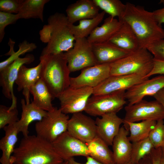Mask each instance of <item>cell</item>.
<instances>
[{
	"label": "cell",
	"mask_w": 164,
	"mask_h": 164,
	"mask_svg": "<svg viewBox=\"0 0 164 164\" xmlns=\"http://www.w3.org/2000/svg\"><path fill=\"white\" fill-rule=\"evenodd\" d=\"M52 143L36 135L23 137L11 156L13 164H63Z\"/></svg>",
	"instance_id": "cell-1"
},
{
	"label": "cell",
	"mask_w": 164,
	"mask_h": 164,
	"mask_svg": "<svg viewBox=\"0 0 164 164\" xmlns=\"http://www.w3.org/2000/svg\"><path fill=\"white\" fill-rule=\"evenodd\" d=\"M122 20L131 27L138 39L139 48L147 49L155 42L164 39V29L155 20L153 12L143 7L128 2Z\"/></svg>",
	"instance_id": "cell-2"
},
{
	"label": "cell",
	"mask_w": 164,
	"mask_h": 164,
	"mask_svg": "<svg viewBox=\"0 0 164 164\" xmlns=\"http://www.w3.org/2000/svg\"><path fill=\"white\" fill-rule=\"evenodd\" d=\"M48 24L40 30L41 40L47 43L41 56L56 54L68 51L73 46L75 39L71 33L66 15L56 12L50 16Z\"/></svg>",
	"instance_id": "cell-3"
},
{
	"label": "cell",
	"mask_w": 164,
	"mask_h": 164,
	"mask_svg": "<svg viewBox=\"0 0 164 164\" xmlns=\"http://www.w3.org/2000/svg\"><path fill=\"white\" fill-rule=\"evenodd\" d=\"M40 78L44 81L54 99L70 87L71 73L64 53L41 56Z\"/></svg>",
	"instance_id": "cell-4"
},
{
	"label": "cell",
	"mask_w": 164,
	"mask_h": 164,
	"mask_svg": "<svg viewBox=\"0 0 164 164\" xmlns=\"http://www.w3.org/2000/svg\"><path fill=\"white\" fill-rule=\"evenodd\" d=\"M154 61L153 55L147 49L139 48L110 64V75L138 74L147 77L153 68Z\"/></svg>",
	"instance_id": "cell-5"
},
{
	"label": "cell",
	"mask_w": 164,
	"mask_h": 164,
	"mask_svg": "<svg viewBox=\"0 0 164 164\" xmlns=\"http://www.w3.org/2000/svg\"><path fill=\"white\" fill-rule=\"evenodd\" d=\"M69 116L60 108L55 107L52 111L35 125L36 135L51 143L67 131Z\"/></svg>",
	"instance_id": "cell-6"
},
{
	"label": "cell",
	"mask_w": 164,
	"mask_h": 164,
	"mask_svg": "<svg viewBox=\"0 0 164 164\" xmlns=\"http://www.w3.org/2000/svg\"><path fill=\"white\" fill-rule=\"evenodd\" d=\"M125 92L121 91L105 94L92 95L89 99L84 111L94 117H101L112 112L117 113L127 103Z\"/></svg>",
	"instance_id": "cell-7"
},
{
	"label": "cell",
	"mask_w": 164,
	"mask_h": 164,
	"mask_svg": "<svg viewBox=\"0 0 164 164\" xmlns=\"http://www.w3.org/2000/svg\"><path fill=\"white\" fill-rule=\"evenodd\" d=\"M64 55L70 72L98 64L92 44L87 38L76 39L73 47Z\"/></svg>",
	"instance_id": "cell-8"
},
{
	"label": "cell",
	"mask_w": 164,
	"mask_h": 164,
	"mask_svg": "<svg viewBox=\"0 0 164 164\" xmlns=\"http://www.w3.org/2000/svg\"><path fill=\"white\" fill-rule=\"evenodd\" d=\"M125 110L123 123L164 119V108L156 100L148 101L142 99L133 104L127 105Z\"/></svg>",
	"instance_id": "cell-9"
},
{
	"label": "cell",
	"mask_w": 164,
	"mask_h": 164,
	"mask_svg": "<svg viewBox=\"0 0 164 164\" xmlns=\"http://www.w3.org/2000/svg\"><path fill=\"white\" fill-rule=\"evenodd\" d=\"M93 88L88 87H69L58 97L60 109L64 113L82 112L86 108L88 101L93 95Z\"/></svg>",
	"instance_id": "cell-10"
},
{
	"label": "cell",
	"mask_w": 164,
	"mask_h": 164,
	"mask_svg": "<svg viewBox=\"0 0 164 164\" xmlns=\"http://www.w3.org/2000/svg\"><path fill=\"white\" fill-rule=\"evenodd\" d=\"M35 57L32 54L26 55L23 58L19 57L13 62L0 70V85L5 97L12 102L9 109L16 108L17 98L13 92V85L17 78L19 69L24 64L33 62Z\"/></svg>",
	"instance_id": "cell-11"
},
{
	"label": "cell",
	"mask_w": 164,
	"mask_h": 164,
	"mask_svg": "<svg viewBox=\"0 0 164 164\" xmlns=\"http://www.w3.org/2000/svg\"><path fill=\"white\" fill-rule=\"evenodd\" d=\"M52 144L56 153L65 161L75 156L87 157L90 155L86 144L71 135L67 131L59 136Z\"/></svg>",
	"instance_id": "cell-12"
},
{
	"label": "cell",
	"mask_w": 164,
	"mask_h": 164,
	"mask_svg": "<svg viewBox=\"0 0 164 164\" xmlns=\"http://www.w3.org/2000/svg\"><path fill=\"white\" fill-rule=\"evenodd\" d=\"M149 79L140 74L110 76L93 88V95H102L126 91L135 85Z\"/></svg>",
	"instance_id": "cell-13"
},
{
	"label": "cell",
	"mask_w": 164,
	"mask_h": 164,
	"mask_svg": "<svg viewBox=\"0 0 164 164\" xmlns=\"http://www.w3.org/2000/svg\"><path fill=\"white\" fill-rule=\"evenodd\" d=\"M110 76V64H98L85 68L77 76L71 77L70 87L93 88Z\"/></svg>",
	"instance_id": "cell-14"
},
{
	"label": "cell",
	"mask_w": 164,
	"mask_h": 164,
	"mask_svg": "<svg viewBox=\"0 0 164 164\" xmlns=\"http://www.w3.org/2000/svg\"><path fill=\"white\" fill-rule=\"evenodd\" d=\"M67 131L86 144L97 135L95 121L82 112L72 114L68 121Z\"/></svg>",
	"instance_id": "cell-15"
},
{
	"label": "cell",
	"mask_w": 164,
	"mask_h": 164,
	"mask_svg": "<svg viewBox=\"0 0 164 164\" xmlns=\"http://www.w3.org/2000/svg\"><path fill=\"white\" fill-rule=\"evenodd\" d=\"M164 88V75L148 79L133 86L125 92L128 105L133 104L147 96L153 97Z\"/></svg>",
	"instance_id": "cell-16"
},
{
	"label": "cell",
	"mask_w": 164,
	"mask_h": 164,
	"mask_svg": "<svg viewBox=\"0 0 164 164\" xmlns=\"http://www.w3.org/2000/svg\"><path fill=\"white\" fill-rule=\"evenodd\" d=\"M97 135L108 146L112 145L114 138L118 134L123 119L117 113L112 112L103 115L95 120Z\"/></svg>",
	"instance_id": "cell-17"
},
{
	"label": "cell",
	"mask_w": 164,
	"mask_h": 164,
	"mask_svg": "<svg viewBox=\"0 0 164 164\" xmlns=\"http://www.w3.org/2000/svg\"><path fill=\"white\" fill-rule=\"evenodd\" d=\"M99 8L93 0H79L69 5L66 12L72 24L80 20L92 19L99 13Z\"/></svg>",
	"instance_id": "cell-18"
},
{
	"label": "cell",
	"mask_w": 164,
	"mask_h": 164,
	"mask_svg": "<svg viewBox=\"0 0 164 164\" xmlns=\"http://www.w3.org/2000/svg\"><path fill=\"white\" fill-rule=\"evenodd\" d=\"M129 130L123 126L114 138L112 146L115 164H122L130 162L132 142L129 138Z\"/></svg>",
	"instance_id": "cell-19"
},
{
	"label": "cell",
	"mask_w": 164,
	"mask_h": 164,
	"mask_svg": "<svg viewBox=\"0 0 164 164\" xmlns=\"http://www.w3.org/2000/svg\"><path fill=\"white\" fill-rule=\"evenodd\" d=\"M91 44L98 64H111L132 52L121 49L109 42Z\"/></svg>",
	"instance_id": "cell-20"
},
{
	"label": "cell",
	"mask_w": 164,
	"mask_h": 164,
	"mask_svg": "<svg viewBox=\"0 0 164 164\" xmlns=\"http://www.w3.org/2000/svg\"><path fill=\"white\" fill-rule=\"evenodd\" d=\"M41 63L36 66L28 68L23 65L20 68L15 83L18 91H22L26 103H30V88L40 78Z\"/></svg>",
	"instance_id": "cell-21"
},
{
	"label": "cell",
	"mask_w": 164,
	"mask_h": 164,
	"mask_svg": "<svg viewBox=\"0 0 164 164\" xmlns=\"http://www.w3.org/2000/svg\"><path fill=\"white\" fill-rule=\"evenodd\" d=\"M22 112L21 118L15 124L19 132H21L23 137L29 135V125L35 121H39L45 117L47 111L37 107L32 101L27 104L24 99L21 100Z\"/></svg>",
	"instance_id": "cell-22"
},
{
	"label": "cell",
	"mask_w": 164,
	"mask_h": 164,
	"mask_svg": "<svg viewBox=\"0 0 164 164\" xmlns=\"http://www.w3.org/2000/svg\"><path fill=\"white\" fill-rule=\"evenodd\" d=\"M108 42L130 52L135 51L140 48L138 39L135 33L130 26L124 21L118 30Z\"/></svg>",
	"instance_id": "cell-23"
},
{
	"label": "cell",
	"mask_w": 164,
	"mask_h": 164,
	"mask_svg": "<svg viewBox=\"0 0 164 164\" xmlns=\"http://www.w3.org/2000/svg\"><path fill=\"white\" fill-rule=\"evenodd\" d=\"M123 21L111 16L106 18L103 24L97 27L87 38L91 44L108 42L119 29Z\"/></svg>",
	"instance_id": "cell-24"
},
{
	"label": "cell",
	"mask_w": 164,
	"mask_h": 164,
	"mask_svg": "<svg viewBox=\"0 0 164 164\" xmlns=\"http://www.w3.org/2000/svg\"><path fill=\"white\" fill-rule=\"evenodd\" d=\"M3 129L5 135L0 140V149L2 152L0 162L1 164H10L19 132L15 124L7 125Z\"/></svg>",
	"instance_id": "cell-25"
},
{
	"label": "cell",
	"mask_w": 164,
	"mask_h": 164,
	"mask_svg": "<svg viewBox=\"0 0 164 164\" xmlns=\"http://www.w3.org/2000/svg\"><path fill=\"white\" fill-rule=\"evenodd\" d=\"M30 93L33 97V103L37 107L47 112L55 108L52 103L53 98L48 88L41 79L31 87Z\"/></svg>",
	"instance_id": "cell-26"
},
{
	"label": "cell",
	"mask_w": 164,
	"mask_h": 164,
	"mask_svg": "<svg viewBox=\"0 0 164 164\" xmlns=\"http://www.w3.org/2000/svg\"><path fill=\"white\" fill-rule=\"evenodd\" d=\"M86 144L90 152V156L103 164H115L112 152L109 146L97 135Z\"/></svg>",
	"instance_id": "cell-27"
},
{
	"label": "cell",
	"mask_w": 164,
	"mask_h": 164,
	"mask_svg": "<svg viewBox=\"0 0 164 164\" xmlns=\"http://www.w3.org/2000/svg\"><path fill=\"white\" fill-rule=\"evenodd\" d=\"M49 0H23L17 14L19 19H38L43 22L44 7Z\"/></svg>",
	"instance_id": "cell-28"
},
{
	"label": "cell",
	"mask_w": 164,
	"mask_h": 164,
	"mask_svg": "<svg viewBox=\"0 0 164 164\" xmlns=\"http://www.w3.org/2000/svg\"><path fill=\"white\" fill-rule=\"evenodd\" d=\"M156 122L155 121L146 120L138 122H127L123 124V126L129 130V139L133 142L148 137Z\"/></svg>",
	"instance_id": "cell-29"
},
{
	"label": "cell",
	"mask_w": 164,
	"mask_h": 164,
	"mask_svg": "<svg viewBox=\"0 0 164 164\" xmlns=\"http://www.w3.org/2000/svg\"><path fill=\"white\" fill-rule=\"evenodd\" d=\"M105 13L103 11L94 18L80 21L78 25L70 23V30L75 39L88 37L103 20Z\"/></svg>",
	"instance_id": "cell-30"
},
{
	"label": "cell",
	"mask_w": 164,
	"mask_h": 164,
	"mask_svg": "<svg viewBox=\"0 0 164 164\" xmlns=\"http://www.w3.org/2000/svg\"><path fill=\"white\" fill-rule=\"evenodd\" d=\"M99 8L113 18L121 20L125 12L126 5L119 0H93Z\"/></svg>",
	"instance_id": "cell-31"
},
{
	"label": "cell",
	"mask_w": 164,
	"mask_h": 164,
	"mask_svg": "<svg viewBox=\"0 0 164 164\" xmlns=\"http://www.w3.org/2000/svg\"><path fill=\"white\" fill-rule=\"evenodd\" d=\"M154 148L148 137L132 142V149L130 162L137 164L144 157L149 154Z\"/></svg>",
	"instance_id": "cell-32"
},
{
	"label": "cell",
	"mask_w": 164,
	"mask_h": 164,
	"mask_svg": "<svg viewBox=\"0 0 164 164\" xmlns=\"http://www.w3.org/2000/svg\"><path fill=\"white\" fill-rule=\"evenodd\" d=\"M9 43L10 46V50L5 55H9L10 56L5 60L0 62V70L13 62L16 59L19 57L20 56L26 53L32 51L37 47L35 43H29L25 40L19 44V50L15 52L13 50L15 42L11 39L9 40Z\"/></svg>",
	"instance_id": "cell-33"
},
{
	"label": "cell",
	"mask_w": 164,
	"mask_h": 164,
	"mask_svg": "<svg viewBox=\"0 0 164 164\" xmlns=\"http://www.w3.org/2000/svg\"><path fill=\"white\" fill-rule=\"evenodd\" d=\"M18 111L16 108L9 109L5 105H0V128L5 126L13 125L19 119L18 118Z\"/></svg>",
	"instance_id": "cell-34"
},
{
	"label": "cell",
	"mask_w": 164,
	"mask_h": 164,
	"mask_svg": "<svg viewBox=\"0 0 164 164\" xmlns=\"http://www.w3.org/2000/svg\"><path fill=\"white\" fill-rule=\"evenodd\" d=\"M148 138L154 148H161L164 144V121H157L154 127L151 131Z\"/></svg>",
	"instance_id": "cell-35"
},
{
	"label": "cell",
	"mask_w": 164,
	"mask_h": 164,
	"mask_svg": "<svg viewBox=\"0 0 164 164\" xmlns=\"http://www.w3.org/2000/svg\"><path fill=\"white\" fill-rule=\"evenodd\" d=\"M19 19L17 14L0 11V42H2L5 34V28L9 25L15 23Z\"/></svg>",
	"instance_id": "cell-36"
},
{
	"label": "cell",
	"mask_w": 164,
	"mask_h": 164,
	"mask_svg": "<svg viewBox=\"0 0 164 164\" xmlns=\"http://www.w3.org/2000/svg\"><path fill=\"white\" fill-rule=\"evenodd\" d=\"M23 0H0L1 12L17 14Z\"/></svg>",
	"instance_id": "cell-37"
},
{
	"label": "cell",
	"mask_w": 164,
	"mask_h": 164,
	"mask_svg": "<svg viewBox=\"0 0 164 164\" xmlns=\"http://www.w3.org/2000/svg\"><path fill=\"white\" fill-rule=\"evenodd\" d=\"M147 49L152 54L154 59L164 61V39L155 42Z\"/></svg>",
	"instance_id": "cell-38"
},
{
	"label": "cell",
	"mask_w": 164,
	"mask_h": 164,
	"mask_svg": "<svg viewBox=\"0 0 164 164\" xmlns=\"http://www.w3.org/2000/svg\"><path fill=\"white\" fill-rule=\"evenodd\" d=\"M164 75V61L154 59L153 68L147 76L148 77L155 74Z\"/></svg>",
	"instance_id": "cell-39"
},
{
	"label": "cell",
	"mask_w": 164,
	"mask_h": 164,
	"mask_svg": "<svg viewBox=\"0 0 164 164\" xmlns=\"http://www.w3.org/2000/svg\"><path fill=\"white\" fill-rule=\"evenodd\" d=\"M161 148H153L149 155L152 164H162Z\"/></svg>",
	"instance_id": "cell-40"
},
{
	"label": "cell",
	"mask_w": 164,
	"mask_h": 164,
	"mask_svg": "<svg viewBox=\"0 0 164 164\" xmlns=\"http://www.w3.org/2000/svg\"><path fill=\"white\" fill-rule=\"evenodd\" d=\"M161 2L164 5L163 7L152 12L155 20L160 26L164 24V1Z\"/></svg>",
	"instance_id": "cell-41"
},
{
	"label": "cell",
	"mask_w": 164,
	"mask_h": 164,
	"mask_svg": "<svg viewBox=\"0 0 164 164\" xmlns=\"http://www.w3.org/2000/svg\"><path fill=\"white\" fill-rule=\"evenodd\" d=\"M86 157L87 161L84 163L78 162L75 160L73 158H72L68 160V164H103L90 156Z\"/></svg>",
	"instance_id": "cell-42"
},
{
	"label": "cell",
	"mask_w": 164,
	"mask_h": 164,
	"mask_svg": "<svg viewBox=\"0 0 164 164\" xmlns=\"http://www.w3.org/2000/svg\"><path fill=\"white\" fill-rule=\"evenodd\" d=\"M153 97L161 104L164 108V88L159 91Z\"/></svg>",
	"instance_id": "cell-43"
},
{
	"label": "cell",
	"mask_w": 164,
	"mask_h": 164,
	"mask_svg": "<svg viewBox=\"0 0 164 164\" xmlns=\"http://www.w3.org/2000/svg\"><path fill=\"white\" fill-rule=\"evenodd\" d=\"M137 164H152L149 155L144 157Z\"/></svg>",
	"instance_id": "cell-44"
},
{
	"label": "cell",
	"mask_w": 164,
	"mask_h": 164,
	"mask_svg": "<svg viewBox=\"0 0 164 164\" xmlns=\"http://www.w3.org/2000/svg\"><path fill=\"white\" fill-rule=\"evenodd\" d=\"M162 151L161 163L164 164V144L161 147Z\"/></svg>",
	"instance_id": "cell-45"
},
{
	"label": "cell",
	"mask_w": 164,
	"mask_h": 164,
	"mask_svg": "<svg viewBox=\"0 0 164 164\" xmlns=\"http://www.w3.org/2000/svg\"><path fill=\"white\" fill-rule=\"evenodd\" d=\"M134 164L133 163H132V162H128V163H124V164Z\"/></svg>",
	"instance_id": "cell-46"
},
{
	"label": "cell",
	"mask_w": 164,
	"mask_h": 164,
	"mask_svg": "<svg viewBox=\"0 0 164 164\" xmlns=\"http://www.w3.org/2000/svg\"><path fill=\"white\" fill-rule=\"evenodd\" d=\"M63 164H68V161H65Z\"/></svg>",
	"instance_id": "cell-47"
},
{
	"label": "cell",
	"mask_w": 164,
	"mask_h": 164,
	"mask_svg": "<svg viewBox=\"0 0 164 164\" xmlns=\"http://www.w3.org/2000/svg\"><path fill=\"white\" fill-rule=\"evenodd\" d=\"M10 164H13L12 163L10 162Z\"/></svg>",
	"instance_id": "cell-48"
}]
</instances>
